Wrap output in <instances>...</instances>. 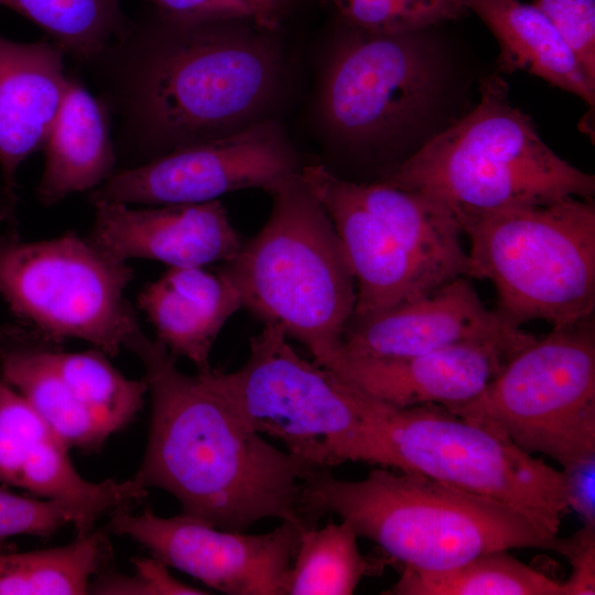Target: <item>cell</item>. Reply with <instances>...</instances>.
<instances>
[{
	"label": "cell",
	"mask_w": 595,
	"mask_h": 595,
	"mask_svg": "<svg viewBox=\"0 0 595 595\" xmlns=\"http://www.w3.org/2000/svg\"><path fill=\"white\" fill-rule=\"evenodd\" d=\"M86 67L127 29L120 0H0Z\"/></svg>",
	"instance_id": "obj_26"
},
{
	"label": "cell",
	"mask_w": 595,
	"mask_h": 595,
	"mask_svg": "<svg viewBox=\"0 0 595 595\" xmlns=\"http://www.w3.org/2000/svg\"><path fill=\"white\" fill-rule=\"evenodd\" d=\"M141 361L151 398L144 456L137 475L147 488L174 496L181 515L246 532L266 518L301 531L324 516L309 488L322 467L282 452L249 430L204 372H182L159 339L142 329L126 343Z\"/></svg>",
	"instance_id": "obj_2"
},
{
	"label": "cell",
	"mask_w": 595,
	"mask_h": 595,
	"mask_svg": "<svg viewBox=\"0 0 595 595\" xmlns=\"http://www.w3.org/2000/svg\"><path fill=\"white\" fill-rule=\"evenodd\" d=\"M499 44L501 71H524L549 84L576 95L592 109L595 83L549 19L532 3L520 0H462Z\"/></svg>",
	"instance_id": "obj_21"
},
{
	"label": "cell",
	"mask_w": 595,
	"mask_h": 595,
	"mask_svg": "<svg viewBox=\"0 0 595 595\" xmlns=\"http://www.w3.org/2000/svg\"><path fill=\"white\" fill-rule=\"evenodd\" d=\"M87 240L105 255L128 262L149 259L169 267H205L230 260L242 244L219 199L133 208L99 202Z\"/></svg>",
	"instance_id": "obj_14"
},
{
	"label": "cell",
	"mask_w": 595,
	"mask_h": 595,
	"mask_svg": "<svg viewBox=\"0 0 595 595\" xmlns=\"http://www.w3.org/2000/svg\"><path fill=\"white\" fill-rule=\"evenodd\" d=\"M302 166L280 125L260 119L117 170L89 192L88 201L148 206L205 203L239 190L268 192Z\"/></svg>",
	"instance_id": "obj_12"
},
{
	"label": "cell",
	"mask_w": 595,
	"mask_h": 595,
	"mask_svg": "<svg viewBox=\"0 0 595 595\" xmlns=\"http://www.w3.org/2000/svg\"><path fill=\"white\" fill-rule=\"evenodd\" d=\"M371 416L383 467L505 502L558 534L569 511L562 470L439 404L399 408L374 398Z\"/></svg>",
	"instance_id": "obj_8"
},
{
	"label": "cell",
	"mask_w": 595,
	"mask_h": 595,
	"mask_svg": "<svg viewBox=\"0 0 595 595\" xmlns=\"http://www.w3.org/2000/svg\"><path fill=\"white\" fill-rule=\"evenodd\" d=\"M51 357L73 394L109 435L142 409L148 393L144 379L125 377L101 350L63 351L52 344Z\"/></svg>",
	"instance_id": "obj_28"
},
{
	"label": "cell",
	"mask_w": 595,
	"mask_h": 595,
	"mask_svg": "<svg viewBox=\"0 0 595 595\" xmlns=\"http://www.w3.org/2000/svg\"><path fill=\"white\" fill-rule=\"evenodd\" d=\"M133 574L101 572L88 587V593L102 595H203L199 588L175 578L167 565L154 556L132 558Z\"/></svg>",
	"instance_id": "obj_31"
},
{
	"label": "cell",
	"mask_w": 595,
	"mask_h": 595,
	"mask_svg": "<svg viewBox=\"0 0 595 595\" xmlns=\"http://www.w3.org/2000/svg\"><path fill=\"white\" fill-rule=\"evenodd\" d=\"M288 338L280 325L264 323L240 368L204 374L244 425L281 441L292 455L328 469L346 462L382 466L371 397L301 357Z\"/></svg>",
	"instance_id": "obj_6"
},
{
	"label": "cell",
	"mask_w": 595,
	"mask_h": 595,
	"mask_svg": "<svg viewBox=\"0 0 595 595\" xmlns=\"http://www.w3.org/2000/svg\"><path fill=\"white\" fill-rule=\"evenodd\" d=\"M595 83V0H533Z\"/></svg>",
	"instance_id": "obj_30"
},
{
	"label": "cell",
	"mask_w": 595,
	"mask_h": 595,
	"mask_svg": "<svg viewBox=\"0 0 595 595\" xmlns=\"http://www.w3.org/2000/svg\"><path fill=\"white\" fill-rule=\"evenodd\" d=\"M268 219L218 270L242 307L280 325L322 367L336 371L355 310V280L327 213L293 174L267 192Z\"/></svg>",
	"instance_id": "obj_3"
},
{
	"label": "cell",
	"mask_w": 595,
	"mask_h": 595,
	"mask_svg": "<svg viewBox=\"0 0 595 595\" xmlns=\"http://www.w3.org/2000/svg\"><path fill=\"white\" fill-rule=\"evenodd\" d=\"M469 278L493 283L498 314L520 327L545 321L553 328L593 317L595 206L562 199L511 206L468 224Z\"/></svg>",
	"instance_id": "obj_7"
},
{
	"label": "cell",
	"mask_w": 595,
	"mask_h": 595,
	"mask_svg": "<svg viewBox=\"0 0 595 595\" xmlns=\"http://www.w3.org/2000/svg\"><path fill=\"white\" fill-rule=\"evenodd\" d=\"M133 274L74 232L40 241L0 232V298L52 344L77 338L117 356L141 328L126 296Z\"/></svg>",
	"instance_id": "obj_10"
},
{
	"label": "cell",
	"mask_w": 595,
	"mask_h": 595,
	"mask_svg": "<svg viewBox=\"0 0 595 595\" xmlns=\"http://www.w3.org/2000/svg\"><path fill=\"white\" fill-rule=\"evenodd\" d=\"M65 523H72V516L60 502L0 489V545L18 534L48 538Z\"/></svg>",
	"instance_id": "obj_32"
},
{
	"label": "cell",
	"mask_w": 595,
	"mask_h": 595,
	"mask_svg": "<svg viewBox=\"0 0 595 595\" xmlns=\"http://www.w3.org/2000/svg\"><path fill=\"white\" fill-rule=\"evenodd\" d=\"M572 567L570 577L562 582V595L595 594V526L583 524L567 538H559L555 551Z\"/></svg>",
	"instance_id": "obj_33"
},
{
	"label": "cell",
	"mask_w": 595,
	"mask_h": 595,
	"mask_svg": "<svg viewBox=\"0 0 595 595\" xmlns=\"http://www.w3.org/2000/svg\"><path fill=\"white\" fill-rule=\"evenodd\" d=\"M159 12L186 22L252 19L240 0H147Z\"/></svg>",
	"instance_id": "obj_34"
},
{
	"label": "cell",
	"mask_w": 595,
	"mask_h": 595,
	"mask_svg": "<svg viewBox=\"0 0 595 595\" xmlns=\"http://www.w3.org/2000/svg\"><path fill=\"white\" fill-rule=\"evenodd\" d=\"M425 31L375 34L356 28L339 44L322 94L334 133L351 144H379L426 119L441 96L444 73Z\"/></svg>",
	"instance_id": "obj_11"
},
{
	"label": "cell",
	"mask_w": 595,
	"mask_h": 595,
	"mask_svg": "<svg viewBox=\"0 0 595 595\" xmlns=\"http://www.w3.org/2000/svg\"><path fill=\"white\" fill-rule=\"evenodd\" d=\"M64 51L0 34V221L15 224L17 173L44 148L68 85Z\"/></svg>",
	"instance_id": "obj_18"
},
{
	"label": "cell",
	"mask_w": 595,
	"mask_h": 595,
	"mask_svg": "<svg viewBox=\"0 0 595 595\" xmlns=\"http://www.w3.org/2000/svg\"><path fill=\"white\" fill-rule=\"evenodd\" d=\"M468 277H458L381 313L350 320L344 353L370 358H404L468 340L528 335L488 310Z\"/></svg>",
	"instance_id": "obj_16"
},
{
	"label": "cell",
	"mask_w": 595,
	"mask_h": 595,
	"mask_svg": "<svg viewBox=\"0 0 595 595\" xmlns=\"http://www.w3.org/2000/svg\"><path fill=\"white\" fill-rule=\"evenodd\" d=\"M534 336L468 340L404 358H370L344 353L342 379L389 404H439L448 410L476 399L506 363Z\"/></svg>",
	"instance_id": "obj_15"
},
{
	"label": "cell",
	"mask_w": 595,
	"mask_h": 595,
	"mask_svg": "<svg viewBox=\"0 0 595 595\" xmlns=\"http://www.w3.org/2000/svg\"><path fill=\"white\" fill-rule=\"evenodd\" d=\"M347 186L439 285L468 277V253L461 239L463 230L446 207L418 192L382 182L347 181Z\"/></svg>",
	"instance_id": "obj_23"
},
{
	"label": "cell",
	"mask_w": 595,
	"mask_h": 595,
	"mask_svg": "<svg viewBox=\"0 0 595 595\" xmlns=\"http://www.w3.org/2000/svg\"><path fill=\"white\" fill-rule=\"evenodd\" d=\"M399 472L379 466L364 479L342 480L323 468L309 479V488L324 513L337 515L403 567L435 572L489 551H555L558 534L517 508Z\"/></svg>",
	"instance_id": "obj_4"
},
{
	"label": "cell",
	"mask_w": 595,
	"mask_h": 595,
	"mask_svg": "<svg viewBox=\"0 0 595 595\" xmlns=\"http://www.w3.org/2000/svg\"><path fill=\"white\" fill-rule=\"evenodd\" d=\"M225 22H186L152 8L130 18L85 67L110 116L123 167L260 120L274 88L277 57Z\"/></svg>",
	"instance_id": "obj_1"
},
{
	"label": "cell",
	"mask_w": 595,
	"mask_h": 595,
	"mask_svg": "<svg viewBox=\"0 0 595 595\" xmlns=\"http://www.w3.org/2000/svg\"><path fill=\"white\" fill-rule=\"evenodd\" d=\"M446 207L464 232L483 214L566 197L592 199L595 177L555 154L531 119L488 78L466 116L429 139L381 181Z\"/></svg>",
	"instance_id": "obj_5"
},
{
	"label": "cell",
	"mask_w": 595,
	"mask_h": 595,
	"mask_svg": "<svg viewBox=\"0 0 595 595\" xmlns=\"http://www.w3.org/2000/svg\"><path fill=\"white\" fill-rule=\"evenodd\" d=\"M252 14L255 23L264 30H273L278 25L281 0H240Z\"/></svg>",
	"instance_id": "obj_36"
},
{
	"label": "cell",
	"mask_w": 595,
	"mask_h": 595,
	"mask_svg": "<svg viewBox=\"0 0 595 595\" xmlns=\"http://www.w3.org/2000/svg\"><path fill=\"white\" fill-rule=\"evenodd\" d=\"M450 411L562 467L595 456L593 317L536 338L476 399Z\"/></svg>",
	"instance_id": "obj_9"
},
{
	"label": "cell",
	"mask_w": 595,
	"mask_h": 595,
	"mask_svg": "<svg viewBox=\"0 0 595 595\" xmlns=\"http://www.w3.org/2000/svg\"><path fill=\"white\" fill-rule=\"evenodd\" d=\"M138 306L172 355L187 358L197 372H206L218 334L242 303L219 271L169 267L140 292Z\"/></svg>",
	"instance_id": "obj_19"
},
{
	"label": "cell",
	"mask_w": 595,
	"mask_h": 595,
	"mask_svg": "<svg viewBox=\"0 0 595 595\" xmlns=\"http://www.w3.org/2000/svg\"><path fill=\"white\" fill-rule=\"evenodd\" d=\"M389 594L562 595V582L524 564L508 550L482 553L454 567L428 572L403 567Z\"/></svg>",
	"instance_id": "obj_25"
},
{
	"label": "cell",
	"mask_w": 595,
	"mask_h": 595,
	"mask_svg": "<svg viewBox=\"0 0 595 595\" xmlns=\"http://www.w3.org/2000/svg\"><path fill=\"white\" fill-rule=\"evenodd\" d=\"M108 532L126 536L165 565L228 595H283L301 530L282 521L263 534L218 529L178 513L163 518L145 508L111 513Z\"/></svg>",
	"instance_id": "obj_13"
},
{
	"label": "cell",
	"mask_w": 595,
	"mask_h": 595,
	"mask_svg": "<svg viewBox=\"0 0 595 595\" xmlns=\"http://www.w3.org/2000/svg\"><path fill=\"white\" fill-rule=\"evenodd\" d=\"M108 530L43 550L7 553L0 550V595L88 594L93 575L112 558Z\"/></svg>",
	"instance_id": "obj_24"
},
{
	"label": "cell",
	"mask_w": 595,
	"mask_h": 595,
	"mask_svg": "<svg viewBox=\"0 0 595 595\" xmlns=\"http://www.w3.org/2000/svg\"><path fill=\"white\" fill-rule=\"evenodd\" d=\"M358 536L342 520L301 532L283 595H349L376 563L363 556Z\"/></svg>",
	"instance_id": "obj_27"
},
{
	"label": "cell",
	"mask_w": 595,
	"mask_h": 595,
	"mask_svg": "<svg viewBox=\"0 0 595 595\" xmlns=\"http://www.w3.org/2000/svg\"><path fill=\"white\" fill-rule=\"evenodd\" d=\"M569 509L583 524L595 526V456L562 467Z\"/></svg>",
	"instance_id": "obj_35"
},
{
	"label": "cell",
	"mask_w": 595,
	"mask_h": 595,
	"mask_svg": "<svg viewBox=\"0 0 595 595\" xmlns=\"http://www.w3.org/2000/svg\"><path fill=\"white\" fill-rule=\"evenodd\" d=\"M43 150L44 169L35 193L47 207L95 190L117 171L110 116L75 74H69Z\"/></svg>",
	"instance_id": "obj_20"
},
{
	"label": "cell",
	"mask_w": 595,
	"mask_h": 595,
	"mask_svg": "<svg viewBox=\"0 0 595 595\" xmlns=\"http://www.w3.org/2000/svg\"><path fill=\"white\" fill-rule=\"evenodd\" d=\"M52 343L25 326L0 329V378L68 447L98 451L110 436L73 394L51 357Z\"/></svg>",
	"instance_id": "obj_22"
},
{
	"label": "cell",
	"mask_w": 595,
	"mask_h": 595,
	"mask_svg": "<svg viewBox=\"0 0 595 595\" xmlns=\"http://www.w3.org/2000/svg\"><path fill=\"white\" fill-rule=\"evenodd\" d=\"M355 28L375 34L424 31L466 12L462 0H331Z\"/></svg>",
	"instance_id": "obj_29"
},
{
	"label": "cell",
	"mask_w": 595,
	"mask_h": 595,
	"mask_svg": "<svg viewBox=\"0 0 595 595\" xmlns=\"http://www.w3.org/2000/svg\"><path fill=\"white\" fill-rule=\"evenodd\" d=\"M301 177L331 218L354 277L351 320L381 313L441 286L351 194L346 180L323 164L303 165Z\"/></svg>",
	"instance_id": "obj_17"
}]
</instances>
